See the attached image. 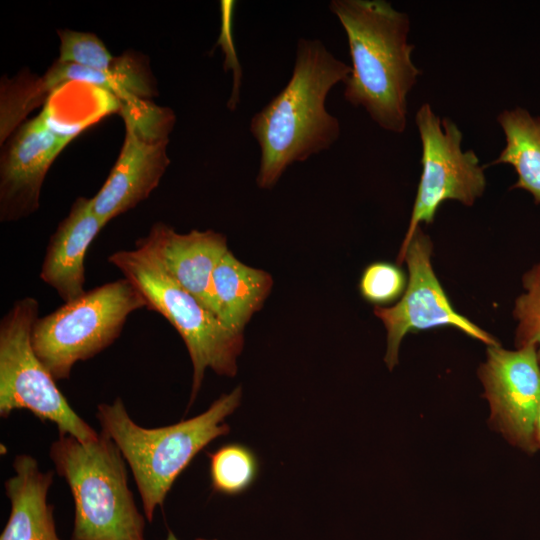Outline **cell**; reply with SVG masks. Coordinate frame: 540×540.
Masks as SVG:
<instances>
[{"mask_svg":"<svg viewBox=\"0 0 540 540\" xmlns=\"http://www.w3.org/2000/svg\"><path fill=\"white\" fill-rule=\"evenodd\" d=\"M350 72L351 67L320 40H298L289 81L250 121V132L260 149L259 188L271 189L290 165L329 149L337 141L340 123L327 111L326 99Z\"/></svg>","mask_w":540,"mask_h":540,"instance_id":"6da1fadb","label":"cell"},{"mask_svg":"<svg viewBox=\"0 0 540 540\" xmlns=\"http://www.w3.org/2000/svg\"><path fill=\"white\" fill-rule=\"evenodd\" d=\"M329 8L343 26L352 61L345 100L384 130L402 133L407 96L421 73L411 58L409 16L384 0H333Z\"/></svg>","mask_w":540,"mask_h":540,"instance_id":"7a4b0ae2","label":"cell"},{"mask_svg":"<svg viewBox=\"0 0 540 540\" xmlns=\"http://www.w3.org/2000/svg\"><path fill=\"white\" fill-rule=\"evenodd\" d=\"M241 397L238 386L221 395L205 412L158 428L138 425L120 397L97 406L101 432L116 444L132 471L149 522L192 459L210 442L230 432L226 418L238 408Z\"/></svg>","mask_w":540,"mask_h":540,"instance_id":"3957f363","label":"cell"},{"mask_svg":"<svg viewBox=\"0 0 540 540\" xmlns=\"http://www.w3.org/2000/svg\"><path fill=\"white\" fill-rule=\"evenodd\" d=\"M49 455L73 497L71 540H146L147 519L129 488L127 463L108 436L100 432L84 443L59 434Z\"/></svg>","mask_w":540,"mask_h":540,"instance_id":"277c9868","label":"cell"},{"mask_svg":"<svg viewBox=\"0 0 540 540\" xmlns=\"http://www.w3.org/2000/svg\"><path fill=\"white\" fill-rule=\"evenodd\" d=\"M108 262L139 289L146 309L166 318L183 339L193 366L189 406L197 397L207 369L221 376L236 375L244 333L228 327L184 290L148 250H119L108 257Z\"/></svg>","mask_w":540,"mask_h":540,"instance_id":"5b68a950","label":"cell"},{"mask_svg":"<svg viewBox=\"0 0 540 540\" xmlns=\"http://www.w3.org/2000/svg\"><path fill=\"white\" fill-rule=\"evenodd\" d=\"M143 308L145 298L125 277L95 287L36 320L34 352L56 381L69 379L77 362L113 344L128 316Z\"/></svg>","mask_w":540,"mask_h":540,"instance_id":"8992f818","label":"cell"},{"mask_svg":"<svg viewBox=\"0 0 540 540\" xmlns=\"http://www.w3.org/2000/svg\"><path fill=\"white\" fill-rule=\"evenodd\" d=\"M38 313L37 299L25 297L15 301L0 321V416L26 409L41 421L54 423L59 434L94 441L99 433L71 408L34 352L32 330Z\"/></svg>","mask_w":540,"mask_h":540,"instance_id":"52a82bcc","label":"cell"},{"mask_svg":"<svg viewBox=\"0 0 540 540\" xmlns=\"http://www.w3.org/2000/svg\"><path fill=\"white\" fill-rule=\"evenodd\" d=\"M415 123L422 145V172L398 264L403 263L420 223H432L443 202L455 200L472 206L486 188L485 166L480 165L473 150L463 151L462 132L452 120L440 118L424 103L416 113Z\"/></svg>","mask_w":540,"mask_h":540,"instance_id":"ba28073f","label":"cell"},{"mask_svg":"<svg viewBox=\"0 0 540 540\" xmlns=\"http://www.w3.org/2000/svg\"><path fill=\"white\" fill-rule=\"evenodd\" d=\"M432 249L430 237L419 226L403 258L408 268V281L402 298L391 307L374 308L375 316L387 331L384 361L389 370L398 364L402 339L411 332L450 326L487 346L500 344L454 309L433 270Z\"/></svg>","mask_w":540,"mask_h":540,"instance_id":"9c48e42d","label":"cell"},{"mask_svg":"<svg viewBox=\"0 0 540 540\" xmlns=\"http://www.w3.org/2000/svg\"><path fill=\"white\" fill-rule=\"evenodd\" d=\"M478 377L490 406L491 427L511 445L528 453L537 451L534 427L540 407V364L536 348L487 346Z\"/></svg>","mask_w":540,"mask_h":540,"instance_id":"30bf717a","label":"cell"},{"mask_svg":"<svg viewBox=\"0 0 540 540\" xmlns=\"http://www.w3.org/2000/svg\"><path fill=\"white\" fill-rule=\"evenodd\" d=\"M74 136L54 122L47 108L14 134L0 165L2 222L17 221L38 209L45 176Z\"/></svg>","mask_w":540,"mask_h":540,"instance_id":"8fae6325","label":"cell"},{"mask_svg":"<svg viewBox=\"0 0 540 540\" xmlns=\"http://www.w3.org/2000/svg\"><path fill=\"white\" fill-rule=\"evenodd\" d=\"M136 247L151 252L172 279L219 318L212 275L229 250L225 235L213 230L181 234L156 222L146 236L136 241Z\"/></svg>","mask_w":540,"mask_h":540,"instance_id":"7c38bea8","label":"cell"},{"mask_svg":"<svg viewBox=\"0 0 540 540\" xmlns=\"http://www.w3.org/2000/svg\"><path fill=\"white\" fill-rule=\"evenodd\" d=\"M166 139H154L126 124L124 143L110 174L91 198L94 213L106 225L147 199L170 160Z\"/></svg>","mask_w":540,"mask_h":540,"instance_id":"4fadbf2b","label":"cell"},{"mask_svg":"<svg viewBox=\"0 0 540 540\" xmlns=\"http://www.w3.org/2000/svg\"><path fill=\"white\" fill-rule=\"evenodd\" d=\"M105 224L94 213L91 198L78 197L48 242L40 279L66 303L85 290V256Z\"/></svg>","mask_w":540,"mask_h":540,"instance_id":"5bb4252c","label":"cell"},{"mask_svg":"<svg viewBox=\"0 0 540 540\" xmlns=\"http://www.w3.org/2000/svg\"><path fill=\"white\" fill-rule=\"evenodd\" d=\"M12 467L14 475L4 482L10 513L0 540H63L56 531L54 507L48 502L54 472L42 471L29 454H18Z\"/></svg>","mask_w":540,"mask_h":540,"instance_id":"9a60e30c","label":"cell"},{"mask_svg":"<svg viewBox=\"0 0 540 540\" xmlns=\"http://www.w3.org/2000/svg\"><path fill=\"white\" fill-rule=\"evenodd\" d=\"M219 318L236 332L244 329L270 295L273 279L258 268L242 263L228 250L212 275Z\"/></svg>","mask_w":540,"mask_h":540,"instance_id":"2e32d148","label":"cell"},{"mask_svg":"<svg viewBox=\"0 0 540 540\" xmlns=\"http://www.w3.org/2000/svg\"><path fill=\"white\" fill-rule=\"evenodd\" d=\"M506 139V145L491 164L511 165L517 181L511 189L529 192L540 204V117L517 107L504 110L497 116Z\"/></svg>","mask_w":540,"mask_h":540,"instance_id":"e0dca14e","label":"cell"},{"mask_svg":"<svg viewBox=\"0 0 540 540\" xmlns=\"http://www.w3.org/2000/svg\"><path fill=\"white\" fill-rule=\"evenodd\" d=\"M212 489L224 495H237L246 491L256 480L259 464L254 452L247 446L226 444L207 453Z\"/></svg>","mask_w":540,"mask_h":540,"instance_id":"ac0fdd59","label":"cell"},{"mask_svg":"<svg viewBox=\"0 0 540 540\" xmlns=\"http://www.w3.org/2000/svg\"><path fill=\"white\" fill-rule=\"evenodd\" d=\"M522 285L524 292L515 300L512 312L517 321L515 346H534L540 364V262L523 275Z\"/></svg>","mask_w":540,"mask_h":540,"instance_id":"d6986e66","label":"cell"},{"mask_svg":"<svg viewBox=\"0 0 540 540\" xmlns=\"http://www.w3.org/2000/svg\"><path fill=\"white\" fill-rule=\"evenodd\" d=\"M58 35L60 39L58 61L102 72L114 70L117 58L111 55L95 34L64 29L58 31Z\"/></svg>","mask_w":540,"mask_h":540,"instance_id":"ffe728a7","label":"cell"},{"mask_svg":"<svg viewBox=\"0 0 540 540\" xmlns=\"http://www.w3.org/2000/svg\"><path fill=\"white\" fill-rule=\"evenodd\" d=\"M408 278L398 265L387 261L369 264L359 280V292L364 300L383 307L403 295Z\"/></svg>","mask_w":540,"mask_h":540,"instance_id":"44dd1931","label":"cell"},{"mask_svg":"<svg viewBox=\"0 0 540 540\" xmlns=\"http://www.w3.org/2000/svg\"><path fill=\"white\" fill-rule=\"evenodd\" d=\"M534 442H535L536 450H539L540 449V407H539L538 414L535 421Z\"/></svg>","mask_w":540,"mask_h":540,"instance_id":"7402d4cb","label":"cell"},{"mask_svg":"<svg viewBox=\"0 0 540 540\" xmlns=\"http://www.w3.org/2000/svg\"><path fill=\"white\" fill-rule=\"evenodd\" d=\"M165 540H178L175 534L171 531L168 532V535ZM196 540H216V539H204V538H198Z\"/></svg>","mask_w":540,"mask_h":540,"instance_id":"603a6c76","label":"cell"}]
</instances>
